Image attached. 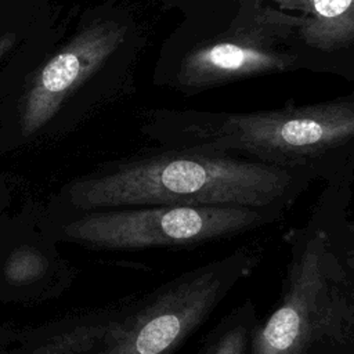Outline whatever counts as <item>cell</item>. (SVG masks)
Returning a JSON list of instances; mask_svg holds the SVG:
<instances>
[{
	"label": "cell",
	"instance_id": "obj_3",
	"mask_svg": "<svg viewBox=\"0 0 354 354\" xmlns=\"http://www.w3.org/2000/svg\"><path fill=\"white\" fill-rule=\"evenodd\" d=\"M285 242L282 292L274 310L259 319L249 354H354V282L321 198Z\"/></svg>",
	"mask_w": 354,
	"mask_h": 354
},
{
	"label": "cell",
	"instance_id": "obj_1",
	"mask_svg": "<svg viewBox=\"0 0 354 354\" xmlns=\"http://www.w3.org/2000/svg\"><path fill=\"white\" fill-rule=\"evenodd\" d=\"M167 148L225 153L335 183L354 177V93L254 112L167 111Z\"/></svg>",
	"mask_w": 354,
	"mask_h": 354
},
{
	"label": "cell",
	"instance_id": "obj_7",
	"mask_svg": "<svg viewBox=\"0 0 354 354\" xmlns=\"http://www.w3.org/2000/svg\"><path fill=\"white\" fill-rule=\"evenodd\" d=\"M127 25L104 19L80 30L35 76L22 108L24 136L39 131L62 104L124 43Z\"/></svg>",
	"mask_w": 354,
	"mask_h": 354
},
{
	"label": "cell",
	"instance_id": "obj_11",
	"mask_svg": "<svg viewBox=\"0 0 354 354\" xmlns=\"http://www.w3.org/2000/svg\"><path fill=\"white\" fill-rule=\"evenodd\" d=\"M111 328V319L91 325H83L53 337L39 346L30 354H86L93 347L105 342Z\"/></svg>",
	"mask_w": 354,
	"mask_h": 354
},
{
	"label": "cell",
	"instance_id": "obj_6",
	"mask_svg": "<svg viewBox=\"0 0 354 354\" xmlns=\"http://www.w3.org/2000/svg\"><path fill=\"white\" fill-rule=\"evenodd\" d=\"M283 213L242 206H142L87 214L65 225L64 232L105 249L185 248L261 228Z\"/></svg>",
	"mask_w": 354,
	"mask_h": 354
},
{
	"label": "cell",
	"instance_id": "obj_4",
	"mask_svg": "<svg viewBox=\"0 0 354 354\" xmlns=\"http://www.w3.org/2000/svg\"><path fill=\"white\" fill-rule=\"evenodd\" d=\"M260 252L241 248L178 274L126 315L111 319L95 354H174L252 272Z\"/></svg>",
	"mask_w": 354,
	"mask_h": 354
},
{
	"label": "cell",
	"instance_id": "obj_10",
	"mask_svg": "<svg viewBox=\"0 0 354 354\" xmlns=\"http://www.w3.org/2000/svg\"><path fill=\"white\" fill-rule=\"evenodd\" d=\"M351 184L353 178L328 183L319 198L326 207L328 224L335 245L354 282V218L347 217Z\"/></svg>",
	"mask_w": 354,
	"mask_h": 354
},
{
	"label": "cell",
	"instance_id": "obj_13",
	"mask_svg": "<svg viewBox=\"0 0 354 354\" xmlns=\"http://www.w3.org/2000/svg\"><path fill=\"white\" fill-rule=\"evenodd\" d=\"M15 40H17V36L15 33H4V35H0V59L12 48V46L15 44Z\"/></svg>",
	"mask_w": 354,
	"mask_h": 354
},
{
	"label": "cell",
	"instance_id": "obj_2",
	"mask_svg": "<svg viewBox=\"0 0 354 354\" xmlns=\"http://www.w3.org/2000/svg\"><path fill=\"white\" fill-rule=\"evenodd\" d=\"M313 180L225 153L166 148L115 170L75 181L80 209L142 206H242L285 212Z\"/></svg>",
	"mask_w": 354,
	"mask_h": 354
},
{
	"label": "cell",
	"instance_id": "obj_8",
	"mask_svg": "<svg viewBox=\"0 0 354 354\" xmlns=\"http://www.w3.org/2000/svg\"><path fill=\"white\" fill-rule=\"evenodd\" d=\"M292 15V48L301 68L350 79L354 72V0H267Z\"/></svg>",
	"mask_w": 354,
	"mask_h": 354
},
{
	"label": "cell",
	"instance_id": "obj_9",
	"mask_svg": "<svg viewBox=\"0 0 354 354\" xmlns=\"http://www.w3.org/2000/svg\"><path fill=\"white\" fill-rule=\"evenodd\" d=\"M257 322L259 315L253 300H243L210 330L199 354H249Z\"/></svg>",
	"mask_w": 354,
	"mask_h": 354
},
{
	"label": "cell",
	"instance_id": "obj_12",
	"mask_svg": "<svg viewBox=\"0 0 354 354\" xmlns=\"http://www.w3.org/2000/svg\"><path fill=\"white\" fill-rule=\"evenodd\" d=\"M46 256L35 248L21 246L4 263V277L12 285H26L39 279L47 270Z\"/></svg>",
	"mask_w": 354,
	"mask_h": 354
},
{
	"label": "cell",
	"instance_id": "obj_5",
	"mask_svg": "<svg viewBox=\"0 0 354 354\" xmlns=\"http://www.w3.org/2000/svg\"><path fill=\"white\" fill-rule=\"evenodd\" d=\"M292 37L289 12L267 0H239L224 29L184 53L177 64V88L195 93L248 77L301 69Z\"/></svg>",
	"mask_w": 354,
	"mask_h": 354
}]
</instances>
